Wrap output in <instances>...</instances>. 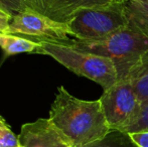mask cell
<instances>
[{"label":"cell","mask_w":148,"mask_h":147,"mask_svg":"<svg viewBox=\"0 0 148 147\" xmlns=\"http://www.w3.org/2000/svg\"><path fill=\"white\" fill-rule=\"evenodd\" d=\"M49 119L74 147H83L105 137L110 131L100 100H82L64 86L58 88Z\"/></svg>","instance_id":"6da1fadb"},{"label":"cell","mask_w":148,"mask_h":147,"mask_svg":"<svg viewBox=\"0 0 148 147\" xmlns=\"http://www.w3.org/2000/svg\"><path fill=\"white\" fill-rule=\"evenodd\" d=\"M126 80L132 83L140 103L148 101V53H145Z\"/></svg>","instance_id":"8fae6325"},{"label":"cell","mask_w":148,"mask_h":147,"mask_svg":"<svg viewBox=\"0 0 148 147\" xmlns=\"http://www.w3.org/2000/svg\"><path fill=\"white\" fill-rule=\"evenodd\" d=\"M6 34L35 41L62 43L71 39L68 24L51 20L29 8L12 15Z\"/></svg>","instance_id":"5b68a950"},{"label":"cell","mask_w":148,"mask_h":147,"mask_svg":"<svg viewBox=\"0 0 148 147\" xmlns=\"http://www.w3.org/2000/svg\"><path fill=\"white\" fill-rule=\"evenodd\" d=\"M123 1H124V2H126V1H127V0H123Z\"/></svg>","instance_id":"ac0fdd59"},{"label":"cell","mask_w":148,"mask_h":147,"mask_svg":"<svg viewBox=\"0 0 148 147\" xmlns=\"http://www.w3.org/2000/svg\"><path fill=\"white\" fill-rule=\"evenodd\" d=\"M120 131L128 134L134 132L148 131V101L141 103L136 115Z\"/></svg>","instance_id":"4fadbf2b"},{"label":"cell","mask_w":148,"mask_h":147,"mask_svg":"<svg viewBox=\"0 0 148 147\" xmlns=\"http://www.w3.org/2000/svg\"><path fill=\"white\" fill-rule=\"evenodd\" d=\"M39 42L40 45L34 53L49 55L74 74L97 83L104 91L119 81L117 68L108 57L78 51L59 42Z\"/></svg>","instance_id":"3957f363"},{"label":"cell","mask_w":148,"mask_h":147,"mask_svg":"<svg viewBox=\"0 0 148 147\" xmlns=\"http://www.w3.org/2000/svg\"><path fill=\"white\" fill-rule=\"evenodd\" d=\"M99 100L111 130H122L136 115L141 104L129 80H119L104 91Z\"/></svg>","instance_id":"8992f818"},{"label":"cell","mask_w":148,"mask_h":147,"mask_svg":"<svg viewBox=\"0 0 148 147\" xmlns=\"http://www.w3.org/2000/svg\"><path fill=\"white\" fill-rule=\"evenodd\" d=\"M19 147H74L49 118H39L21 126Z\"/></svg>","instance_id":"ba28073f"},{"label":"cell","mask_w":148,"mask_h":147,"mask_svg":"<svg viewBox=\"0 0 148 147\" xmlns=\"http://www.w3.org/2000/svg\"><path fill=\"white\" fill-rule=\"evenodd\" d=\"M0 147H19L18 135L12 132L2 116H0Z\"/></svg>","instance_id":"5bb4252c"},{"label":"cell","mask_w":148,"mask_h":147,"mask_svg":"<svg viewBox=\"0 0 148 147\" xmlns=\"http://www.w3.org/2000/svg\"><path fill=\"white\" fill-rule=\"evenodd\" d=\"M12 15L0 9V34H6Z\"/></svg>","instance_id":"e0dca14e"},{"label":"cell","mask_w":148,"mask_h":147,"mask_svg":"<svg viewBox=\"0 0 148 147\" xmlns=\"http://www.w3.org/2000/svg\"><path fill=\"white\" fill-rule=\"evenodd\" d=\"M70 34L83 41L104 40L129 26L123 1L100 7L84 8L68 23Z\"/></svg>","instance_id":"277c9868"},{"label":"cell","mask_w":148,"mask_h":147,"mask_svg":"<svg viewBox=\"0 0 148 147\" xmlns=\"http://www.w3.org/2000/svg\"><path fill=\"white\" fill-rule=\"evenodd\" d=\"M62 43L78 51L112 59L117 68L119 80H126L145 53H148V36L130 26L104 40L83 41L71 38Z\"/></svg>","instance_id":"7a4b0ae2"},{"label":"cell","mask_w":148,"mask_h":147,"mask_svg":"<svg viewBox=\"0 0 148 147\" xmlns=\"http://www.w3.org/2000/svg\"><path fill=\"white\" fill-rule=\"evenodd\" d=\"M117 1L123 0H25V3L29 9L51 20L68 24L79 10L109 5Z\"/></svg>","instance_id":"52a82bcc"},{"label":"cell","mask_w":148,"mask_h":147,"mask_svg":"<svg viewBox=\"0 0 148 147\" xmlns=\"http://www.w3.org/2000/svg\"><path fill=\"white\" fill-rule=\"evenodd\" d=\"M39 45V41L31 40L14 34H0V47L7 55L35 53Z\"/></svg>","instance_id":"30bf717a"},{"label":"cell","mask_w":148,"mask_h":147,"mask_svg":"<svg viewBox=\"0 0 148 147\" xmlns=\"http://www.w3.org/2000/svg\"><path fill=\"white\" fill-rule=\"evenodd\" d=\"M0 9L14 15L28 9L25 0H0Z\"/></svg>","instance_id":"9a60e30c"},{"label":"cell","mask_w":148,"mask_h":147,"mask_svg":"<svg viewBox=\"0 0 148 147\" xmlns=\"http://www.w3.org/2000/svg\"><path fill=\"white\" fill-rule=\"evenodd\" d=\"M129 135L138 147H148V131L134 132Z\"/></svg>","instance_id":"2e32d148"},{"label":"cell","mask_w":148,"mask_h":147,"mask_svg":"<svg viewBox=\"0 0 148 147\" xmlns=\"http://www.w3.org/2000/svg\"><path fill=\"white\" fill-rule=\"evenodd\" d=\"M83 147H138L128 133L120 130H111L105 137Z\"/></svg>","instance_id":"7c38bea8"},{"label":"cell","mask_w":148,"mask_h":147,"mask_svg":"<svg viewBox=\"0 0 148 147\" xmlns=\"http://www.w3.org/2000/svg\"><path fill=\"white\" fill-rule=\"evenodd\" d=\"M124 6L129 26L148 36V0H127Z\"/></svg>","instance_id":"9c48e42d"}]
</instances>
